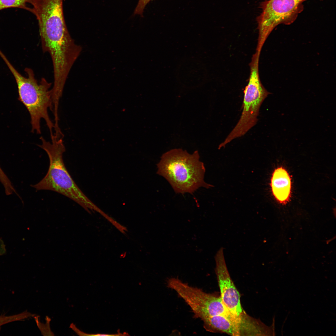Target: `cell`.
Segmentation results:
<instances>
[{
  "label": "cell",
  "mask_w": 336,
  "mask_h": 336,
  "mask_svg": "<svg viewBox=\"0 0 336 336\" xmlns=\"http://www.w3.org/2000/svg\"><path fill=\"white\" fill-rule=\"evenodd\" d=\"M51 142L41 137V143L38 146L47 153L49 160L48 171L38 183L32 185L37 190H49L60 194L72 200L87 212H100L101 210L83 193L75 183L66 168L63 154L65 147L63 138L54 134L50 135Z\"/></svg>",
  "instance_id": "1"
},
{
  "label": "cell",
  "mask_w": 336,
  "mask_h": 336,
  "mask_svg": "<svg viewBox=\"0 0 336 336\" xmlns=\"http://www.w3.org/2000/svg\"><path fill=\"white\" fill-rule=\"evenodd\" d=\"M199 157L197 151L190 154L182 149H171L162 155L157 173L177 193L192 194L201 187L208 188L212 185L204 180L205 168Z\"/></svg>",
  "instance_id": "2"
},
{
  "label": "cell",
  "mask_w": 336,
  "mask_h": 336,
  "mask_svg": "<svg viewBox=\"0 0 336 336\" xmlns=\"http://www.w3.org/2000/svg\"><path fill=\"white\" fill-rule=\"evenodd\" d=\"M13 76L18 87L20 100L28 110L30 117L31 132L41 133L40 121L44 119L49 130L50 135L54 134V124L51 120L48 110L52 111L53 105L51 83L42 78L38 83L33 71L26 68L27 77L19 73L12 65L4 54L0 55Z\"/></svg>",
  "instance_id": "3"
},
{
  "label": "cell",
  "mask_w": 336,
  "mask_h": 336,
  "mask_svg": "<svg viewBox=\"0 0 336 336\" xmlns=\"http://www.w3.org/2000/svg\"><path fill=\"white\" fill-rule=\"evenodd\" d=\"M260 54L256 52L252 56L250 64L249 82L244 91L241 115L234 128L222 143L223 146H225L233 139L244 135L256 124L261 105L270 94L263 86L260 79L259 72Z\"/></svg>",
  "instance_id": "4"
},
{
  "label": "cell",
  "mask_w": 336,
  "mask_h": 336,
  "mask_svg": "<svg viewBox=\"0 0 336 336\" xmlns=\"http://www.w3.org/2000/svg\"><path fill=\"white\" fill-rule=\"evenodd\" d=\"M167 286L174 290L190 307L194 318L202 320L210 317L224 315L236 322L220 296L206 293L202 289L191 286L177 278L168 279Z\"/></svg>",
  "instance_id": "5"
},
{
  "label": "cell",
  "mask_w": 336,
  "mask_h": 336,
  "mask_svg": "<svg viewBox=\"0 0 336 336\" xmlns=\"http://www.w3.org/2000/svg\"><path fill=\"white\" fill-rule=\"evenodd\" d=\"M306 0H266L262 2V12L257 18L259 32L257 48L262 49L270 33L278 25L293 22L303 10L302 3Z\"/></svg>",
  "instance_id": "6"
},
{
  "label": "cell",
  "mask_w": 336,
  "mask_h": 336,
  "mask_svg": "<svg viewBox=\"0 0 336 336\" xmlns=\"http://www.w3.org/2000/svg\"><path fill=\"white\" fill-rule=\"evenodd\" d=\"M221 247L215 256V272L222 301L237 323L240 325L244 317V312L240 302V296L231 279L226 264Z\"/></svg>",
  "instance_id": "7"
},
{
  "label": "cell",
  "mask_w": 336,
  "mask_h": 336,
  "mask_svg": "<svg viewBox=\"0 0 336 336\" xmlns=\"http://www.w3.org/2000/svg\"><path fill=\"white\" fill-rule=\"evenodd\" d=\"M270 185L272 193L278 202L286 204L288 201L291 192V179L284 168L280 167L274 170Z\"/></svg>",
  "instance_id": "8"
},
{
  "label": "cell",
  "mask_w": 336,
  "mask_h": 336,
  "mask_svg": "<svg viewBox=\"0 0 336 336\" xmlns=\"http://www.w3.org/2000/svg\"><path fill=\"white\" fill-rule=\"evenodd\" d=\"M203 327L211 332H222L232 336L240 335L239 326L232 319L224 315H218L202 320Z\"/></svg>",
  "instance_id": "9"
},
{
  "label": "cell",
  "mask_w": 336,
  "mask_h": 336,
  "mask_svg": "<svg viewBox=\"0 0 336 336\" xmlns=\"http://www.w3.org/2000/svg\"><path fill=\"white\" fill-rule=\"evenodd\" d=\"M31 0H0V10L11 7L20 8L28 11L29 7L27 3H30Z\"/></svg>",
  "instance_id": "10"
},
{
  "label": "cell",
  "mask_w": 336,
  "mask_h": 336,
  "mask_svg": "<svg viewBox=\"0 0 336 336\" xmlns=\"http://www.w3.org/2000/svg\"><path fill=\"white\" fill-rule=\"evenodd\" d=\"M152 0H138V4L134 11V14L140 15L141 16H142L144 9L146 6L150 1Z\"/></svg>",
  "instance_id": "11"
},
{
  "label": "cell",
  "mask_w": 336,
  "mask_h": 336,
  "mask_svg": "<svg viewBox=\"0 0 336 336\" xmlns=\"http://www.w3.org/2000/svg\"><path fill=\"white\" fill-rule=\"evenodd\" d=\"M4 175V172L0 167V178L3 177Z\"/></svg>",
  "instance_id": "12"
},
{
  "label": "cell",
  "mask_w": 336,
  "mask_h": 336,
  "mask_svg": "<svg viewBox=\"0 0 336 336\" xmlns=\"http://www.w3.org/2000/svg\"><path fill=\"white\" fill-rule=\"evenodd\" d=\"M2 245V240L0 239V251L1 250Z\"/></svg>",
  "instance_id": "13"
}]
</instances>
